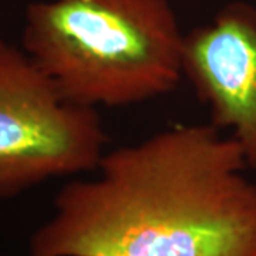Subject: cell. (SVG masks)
I'll list each match as a JSON object with an SVG mask.
<instances>
[{"mask_svg": "<svg viewBox=\"0 0 256 256\" xmlns=\"http://www.w3.org/2000/svg\"><path fill=\"white\" fill-rule=\"evenodd\" d=\"M66 184L30 256H256V184L234 138L176 126Z\"/></svg>", "mask_w": 256, "mask_h": 256, "instance_id": "obj_1", "label": "cell"}, {"mask_svg": "<svg viewBox=\"0 0 256 256\" xmlns=\"http://www.w3.org/2000/svg\"><path fill=\"white\" fill-rule=\"evenodd\" d=\"M184 42L170 0H52L26 10L22 48L72 104L128 107L184 78Z\"/></svg>", "mask_w": 256, "mask_h": 256, "instance_id": "obj_2", "label": "cell"}, {"mask_svg": "<svg viewBox=\"0 0 256 256\" xmlns=\"http://www.w3.org/2000/svg\"><path fill=\"white\" fill-rule=\"evenodd\" d=\"M184 78L210 111V124L229 131L248 170L256 171V8L230 3L185 34Z\"/></svg>", "mask_w": 256, "mask_h": 256, "instance_id": "obj_4", "label": "cell"}, {"mask_svg": "<svg viewBox=\"0 0 256 256\" xmlns=\"http://www.w3.org/2000/svg\"><path fill=\"white\" fill-rule=\"evenodd\" d=\"M107 142L97 108L64 100L23 48L0 37V200L97 170Z\"/></svg>", "mask_w": 256, "mask_h": 256, "instance_id": "obj_3", "label": "cell"}]
</instances>
